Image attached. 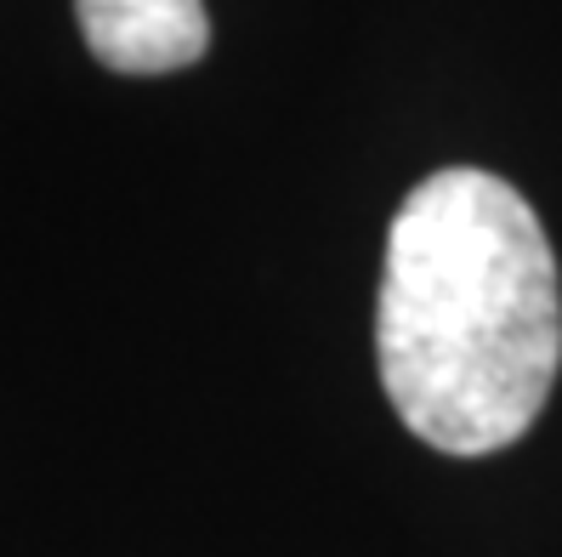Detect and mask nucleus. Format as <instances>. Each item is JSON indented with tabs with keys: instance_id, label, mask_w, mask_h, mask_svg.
Instances as JSON below:
<instances>
[{
	"instance_id": "nucleus-2",
	"label": "nucleus",
	"mask_w": 562,
	"mask_h": 557,
	"mask_svg": "<svg viewBox=\"0 0 562 557\" xmlns=\"http://www.w3.org/2000/svg\"><path fill=\"white\" fill-rule=\"evenodd\" d=\"M86 52L114 75H177L211 52L205 0H75Z\"/></svg>"
},
{
	"instance_id": "nucleus-1",
	"label": "nucleus",
	"mask_w": 562,
	"mask_h": 557,
	"mask_svg": "<svg viewBox=\"0 0 562 557\" xmlns=\"http://www.w3.org/2000/svg\"><path fill=\"white\" fill-rule=\"evenodd\" d=\"M375 353L398 421L443 455H494L535 427L562 365V285L512 182L449 166L398 205Z\"/></svg>"
}]
</instances>
